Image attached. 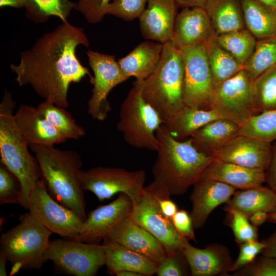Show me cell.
<instances>
[{
	"instance_id": "6da1fadb",
	"label": "cell",
	"mask_w": 276,
	"mask_h": 276,
	"mask_svg": "<svg viewBox=\"0 0 276 276\" xmlns=\"http://www.w3.org/2000/svg\"><path fill=\"white\" fill-rule=\"evenodd\" d=\"M81 45H89L83 29L62 22L21 52L19 64L10 67L19 86L29 85L44 100L67 108L70 85L87 75L92 77L77 57L76 49Z\"/></svg>"
},
{
	"instance_id": "7a4b0ae2",
	"label": "cell",
	"mask_w": 276,
	"mask_h": 276,
	"mask_svg": "<svg viewBox=\"0 0 276 276\" xmlns=\"http://www.w3.org/2000/svg\"><path fill=\"white\" fill-rule=\"evenodd\" d=\"M156 135L159 146L152 169L154 180L166 188L171 195H183L214 158L199 151L190 138L185 141L174 139L163 124Z\"/></svg>"
},
{
	"instance_id": "3957f363",
	"label": "cell",
	"mask_w": 276,
	"mask_h": 276,
	"mask_svg": "<svg viewBox=\"0 0 276 276\" xmlns=\"http://www.w3.org/2000/svg\"><path fill=\"white\" fill-rule=\"evenodd\" d=\"M29 147L38 162L50 194L84 221L87 215L79 178L82 164L80 155L75 151L61 150L54 146L31 144Z\"/></svg>"
},
{
	"instance_id": "277c9868",
	"label": "cell",
	"mask_w": 276,
	"mask_h": 276,
	"mask_svg": "<svg viewBox=\"0 0 276 276\" xmlns=\"http://www.w3.org/2000/svg\"><path fill=\"white\" fill-rule=\"evenodd\" d=\"M15 101L5 90L0 104L1 163L17 178L21 187L19 204L28 210L30 195L35 182L42 178L38 162L29 152V144L14 118Z\"/></svg>"
},
{
	"instance_id": "5b68a950",
	"label": "cell",
	"mask_w": 276,
	"mask_h": 276,
	"mask_svg": "<svg viewBox=\"0 0 276 276\" xmlns=\"http://www.w3.org/2000/svg\"><path fill=\"white\" fill-rule=\"evenodd\" d=\"M159 63L146 79L136 80L142 96L163 123L185 105L182 99L183 66L180 49L171 41L163 43Z\"/></svg>"
},
{
	"instance_id": "8992f818",
	"label": "cell",
	"mask_w": 276,
	"mask_h": 276,
	"mask_svg": "<svg viewBox=\"0 0 276 276\" xmlns=\"http://www.w3.org/2000/svg\"><path fill=\"white\" fill-rule=\"evenodd\" d=\"M19 220V223L3 233L0 240V251L12 265L10 275L21 269H39L48 261L44 254L53 234L29 212Z\"/></svg>"
},
{
	"instance_id": "52a82bcc",
	"label": "cell",
	"mask_w": 276,
	"mask_h": 276,
	"mask_svg": "<svg viewBox=\"0 0 276 276\" xmlns=\"http://www.w3.org/2000/svg\"><path fill=\"white\" fill-rule=\"evenodd\" d=\"M163 124L158 113L144 100L134 82L121 105L117 124L126 143L134 148L156 151L159 142L156 131Z\"/></svg>"
},
{
	"instance_id": "ba28073f",
	"label": "cell",
	"mask_w": 276,
	"mask_h": 276,
	"mask_svg": "<svg viewBox=\"0 0 276 276\" xmlns=\"http://www.w3.org/2000/svg\"><path fill=\"white\" fill-rule=\"evenodd\" d=\"M105 246L76 239H59L50 242L44 254L56 268L74 276H94L105 265Z\"/></svg>"
},
{
	"instance_id": "9c48e42d",
	"label": "cell",
	"mask_w": 276,
	"mask_h": 276,
	"mask_svg": "<svg viewBox=\"0 0 276 276\" xmlns=\"http://www.w3.org/2000/svg\"><path fill=\"white\" fill-rule=\"evenodd\" d=\"M79 178L82 189L94 193L100 201L123 193L130 198L134 206L144 192L146 173L142 169L129 171L122 168L99 166L81 170Z\"/></svg>"
},
{
	"instance_id": "30bf717a",
	"label": "cell",
	"mask_w": 276,
	"mask_h": 276,
	"mask_svg": "<svg viewBox=\"0 0 276 276\" xmlns=\"http://www.w3.org/2000/svg\"><path fill=\"white\" fill-rule=\"evenodd\" d=\"M28 210L34 218L53 234L63 238L78 240L84 220L50 194L42 178L34 183Z\"/></svg>"
},
{
	"instance_id": "8fae6325",
	"label": "cell",
	"mask_w": 276,
	"mask_h": 276,
	"mask_svg": "<svg viewBox=\"0 0 276 276\" xmlns=\"http://www.w3.org/2000/svg\"><path fill=\"white\" fill-rule=\"evenodd\" d=\"M129 217L152 234L163 245L167 254L182 250L188 239L178 232L172 220L162 211L154 181L145 187L142 197L133 206Z\"/></svg>"
},
{
	"instance_id": "7c38bea8",
	"label": "cell",
	"mask_w": 276,
	"mask_h": 276,
	"mask_svg": "<svg viewBox=\"0 0 276 276\" xmlns=\"http://www.w3.org/2000/svg\"><path fill=\"white\" fill-rule=\"evenodd\" d=\"M209 109L241 125L259 113L252 93V80L244 68L214 87Z\"/></svg>"
},
{
	"instance_id": "4fadbf2b",
	"label": "cell",
	"mask_w": 276,
	"mask_h": 276,
	"mask_svg": "<svg viewBox=\"0 0 276 276\" xmlns=\"http://www.w3.org/2000/svg\"><path fill=\"white\" fill-rule=\"evenodd\" d=\"M183 66L182 99L186 106L208 109L214 84L205 44L181 50Z\"/></svg>"
},
{
	"instance_id": "5bb4252c",
	"label": "cell",
	"mask_w": 276,
	"mask_h": 276,
	"mask_svg": "<svg viewBox=\"0 0 276 276\" xmlns=\"http://www.w3.org/2000/svg\"><path fill=\"white\" fill-rule=\"evenodd\" d=\"M86 55L94 74L90 79L93 88L87 101V113L95 120L104 121L111 110L107 99L108 94L129 77L122 71L114 55L91 50H88Z\"/></svg>"
},
{
	"instance_id": "9a60e30c",
	"label": "cell",
	"mask_w": 276,
	"mask_h": 276,
	"mask_svg": "<svg viewBox=\"0 0 276 276\" xmlns=\"http://www.w3.org/2000/svg\"><path fill=\"white\" fill-rule=\"evenodd\" d=\"M133 208L130 198L120 193L111 202L99 206L90 211L83 221L78 240L84 242L99 244L106 239L111 230L128 216Z\"/></svg>"
},
{
	"instance_id": "2e32d148",
	"label": "cell",
	"mask_w": 276,
	"mask_h": 276,
	"mask_svg": "<svg viewBox=\"0 0 276 276\" xmlns=\"http://www.w3.org/2000/svg\"><path fill=\"white\" fill-rule=\"evenodd\" d=\"M271 144L239 134L212 151L211 155L223 162L265 171L270 158Z\"/></svg>"
},
{
	"instance_id": "e0dca14e",
	"label": "cell",
	"mask_w": 276,
	"mask_h": 276,
	"mask_svg": "<svg viewBox=\"0 0 276 276\" xmlns=\"http://www.w3.org/2000/svg\"><path fill=\"white\" fill-rule=\"evenodd\" d=\"M193 186L190 197L192 209L190 214L196 229L202 228L212 212L219 205L226 203L237 190L224 182L201 177Z\"/></svg>"
},
{
	"instance_id": "ac0fdd59",
	"label": "cell",
	"mask_w": 276,
	"mask_h": 276,
	"mask_svg": "<svg viewBox=\"0 0 276 276\" xmlns=\"http://www.w3.org/2000/svg\"><path fill=\"white\" fill-rule=\"evenodd\" d=\"M216 36L204 8H185L177 14L171 42L180 50L205 44Z\"/></svg>"
},
{
	"instance_id": "d6986e66",
	"label": "cell",
	"mask_w": 276,
	"mask_h": 276,
	"mask_svg": "<svg viewBox=\"0 0 276 276\" xmlns=\"http://www.w3.org/2000/svg\"><path fill=\"white\" fill-rule=\"evenodd\" d=\"M107 238L145 256L157 264L167 255L161 243L149 232L134 222L129 215L111 230Z\"/></svg>"
},
{
	"instance_id": "ffe728a7",
	"label": "cell",
	"mask_w": 276,
	"mask_h": 276,
	"mask_svg": "<svg viewBox=\"0 0 276 276\" xmlns=\"http://www.w3.org/2000/svg\"><path fill=\"white\" fill-rule=\"evenodd\" d=\"M182 252L192 276L227 275L233 263L228 248L219 243L198 248L190 244L187 240Z\"/></svg>"
},
{
	"instance_id": "44dd1931",
	"label": "cell",
	"mask_w": 276,
	"mask_h": 276,
	"mask_svg": "<svg viewBox=\"0 0 276 276\" xmlns=\"http://www.w3.org/2000/svg\"><path fill=\"white\" fill-rule=\"evenodd\" d=\"M139 17L142 36L164 43L171 41L178 6L175 0H147Z\"/></svg>"
},
{
	"instance_id": "7402d4cb",
	"label": "cell",
	"mask_w": 276,
	"mask_h": 276,
	"mask_svg": "<svg viewBox=\"0 0 276 276\" xmlns=\"http://www.w3.org/2000/svg\"><path fill=\"white\" fill-rule=\"evenodd\" d=\"M14 118L29 145L54 146L67 140L41 114L37 107L22 104L14 114Z\"/></svg>"
},
{
	"instance_id": "603a6c76",
	"label": "cell",
	"mask_w": 276,
	"mask_h": 276,
	"mask_svg": "<svg viewBox=\"0 0 276 276\" xmlns=\"http://www.w3.org/2000/svg\"><path fill=\"white\" fill-rule=\"evenodd\" d=\"M200 177L218 180L240 190L260 186L265 182L263 170L249 168L215 158Z\"/></svg>"
},
{
	"instance_id": "cb8c5ba5",
	"label": "cell",
	"mask_w": 276,
	"mask_h": 276,
	"mask_svg": "<svg viewBox=\"0 0 276 276\" xmlns=\"http://www.w3.org/2000/svg\"><path fill=\"white\" fill-rule=\"evenodd\" d=\"M103 241L105 265L110 274L115 275L117 272L124 270L135 271L142 276L155 274L157 264L148 257L109 239Z\"/></svg>"
},
{
	"instance_id": "d4e9b609",
	"label": "cell",
	"mask_w": 276,
	"mask_h": 276,
	"mask_svg": "<svg viewBox=\"0 0 276 276\" xmlns=\"http://www.w3.org/2000/svg\"><path fill=\"white\" fill-rule=\"evenodd\" d=\"M163 46L162 43L143 42L118 62L122 71L129 78L134 77L136 80H144L158 66Z\"/></svg>"
},
{
	"instance_id": "484cf974",
	"label": "cell",
	"mask_w": 276,
	"mask_h": 276,
	"mask_svg": "<svg viewBox=\"0 0 276 276\" xmlns=\"http://www.w3.org/2000/svg\"><path fill=\"white\" fill-rule=\"evenodd\" d=\"M219 119H229L213 109H198L185 105L163 124L172 137L184 141L206 124Z\"/></svg>"
},
{
	"instance_id": "4316f807",
	"label": "cell",
	"mask_w": 276,
	"mask_h": 276,
	"mask_svg": "<svg viewBox=\"0 0 276 276\" xmlns=\"http://www.w3.org/2000/svg\"><path fill=\"white\" fill-rule=\"evenodd\" d=\"M241 125L227 119L215 120L194 132L189 137L200 152L211 153L239 135Z\"/></svg>"
},
{
	"instance_id": "83f0119b",
	"label": "cell",
	"mask_w": 276,
	"mask_h": 276,
	"mask_svg": "<svg viewBox=\"0 0 276 276\" xmlns=\"http://www.w3.org/2000/svg\"><path fill=\"white\" fill-rule=\"evenodd\" d=\"M223 210L239 212L248 218L258 211L268 214L276 212V193L270 188L262 185L237 190L225 203Z\"/></svg>"
},
{
	"instance_id": "f1b7e54d",
	"label": "cell",
	"mask_w": 276,
	"mask_h": 276,
	"mask_svg": "<svg viewBox=\"0 0 276 276\" xmlns=\"http://www.w3.org/2000/svg\"><path fill=\"white\" fill-rule=\"evenodd\" d=\"M204 9L216 36L245 28L241 0H209Z\"/></svg>"
},
{
	"instance_id": "f546056e",
	"label": "cell",
	"mask_w": 276,
	"mask_h": 276,
	"mask_svg": "<svg viewBox=\"0 0 276 276\" xmlns=\"http://www.w3.org/2000/svg\"><path fill=\"white\" fill-rule=\"evenodd\" d=\"M245 28L257 38L276 36V6L259 0H241Z\"/></svg>"
},
{
	"instance_id": "4dcf8cb0",
	"label": "cell",
	"mask_w": 276,
	"mask_h": 276,
	"mask_svg": "<svg viewBox=\"0 0 276 276\" xmlns=\"http://www.w3.org/2000/svg\"><path fill=\"white\" fill-rule=\"evenodd\" d=\"M205 46L214 86L244 68L243 65L218 43L216 36L206 42Z\"/></svg>"
},
{
	"instance_id": "1f68e13d",
	"label": "cell",
	"mask_w": 276,
	"mask_h": 276,
	"mask_svg": "<svg viewBox=\"0 0 276 276\" xmlns=\"http://www.w3.org/2000/svg\"><path fill=\"white\" fill-rule=\"evenodd\" d=\"M76 5L70 0H26L25 16L36 24L45 23L51 16L67 22Z\"/></svg>"
},
{
	"instance_id": "d6a6232c",
	"label": "cell",
	"mask_w": 276,
	"mask_h": 276,
	"mask_svg": "<svg viewBox=\"0 0 276 276\" xmlns=\"http://www.w3.org/2000/svg\"><path fill=\"white\" fill-rule=\"evenodd\" d=\"M37 108L41 114L66 139L78 140L85 134L83 127L79 125L65 108L44 100Z\"/></svg>"
},
{
	"instance_id": "836d02e7",
	"label": "cell",
	"mask_w": 276,
	"mask_h": 276,
	"mask_svg": "<svg viewBox=\"0 0 276 276\" xmlns=\"http://www.w3.org/2000/svg\"><path fill=\"white\" fill-rule=\"evenodd\" d=\"M216 37L218 43L243 66L252 55L257 41L246 28Z\"/></svg>"
},
{
	"instance_id": "e575fe53",
	"label": "cell",
	"mask_w": 276,
	"mask_h": 276,
	"mask_svg": "<svg viewBox=\"0 0 276 276\" xmlns=\"http://www.w3.org/2000/svg\"><path fill=\"white\" fill-rule=\"evenodd\" d=\"M276 65V36L257 39L255 50L244 69L252 81Z\"/></svg>"
},
{
	"instance_id": "d590c367",
	"label": "cell",
	"mask_w": 276,
	"mask_h": 276,
	"mask_svg": "<svg viewBox=\"0 0 276 276\" xmlns=\"http://www.w3.org/2000/svg\"><path fill=\"white\" fill-rule=\"evenodd\" d=\"M239 134L272 143L276 141V108L253 116L241 126Z\"/></svg>"
},
{
	"instance_id": "8d00e7d4",
	"label": "cell",
	"mask_w": 276,
	"mask_h": 276,
	"mask_svg": "<svg viewBox=\"0 0 276 276\" xmlns=\"http://www.w3.org/2000/svg\"><path fill=\"white\" fill-rule=\"evenodd\" d=\"M252 93L259 113L276 108V65L252 81Z\"/></svg>"
},
{
	"instance_id": "74e56055",
	"label": "cell",
	"mask_w": 276,
	"mask_h": 276,
	"mask_svg": "<svg viewBox=\"0 0 276 276\" xmlns=\"http://www.w3.org/2000/svg\"><path fill=\"white\" fill-rule=\"evenodd\" d=\"M21 194L17 178L3 164H0V204L17 203Z\"/></svg>"
},
{
	"instance_id": "f35d334b",
	"label": "cell",
	"mask_w": 276,
	"mask_h": 276,
	"mask_svg": "<svg viewBox=\"0 0 276 276\" xmlns=\"http://www.w3.org/2000/svg\"><path fill=\"white\" fill-rule=\"evenodd\" d=\"M227 212L231 217L229 226L233 231L235 241L238 244L247 241L258 240L257 227L250 222L247 216L233 210Z\"/></svg>"
},
{
	"instance_id": "ab89813d",
	"label": "cell",
	"mask_w": 276,
	"mask_h": 276,
	"mask_svg": "<svg viewBox=\"0 0 276 276\" xmlns=\"http://www.w3.org/2000/svg\"><path fill=\"white\" fill-rule=\"evenodd\" d=\"M155 274L158 276H185L191 274L189 264L182 250L167 254L157 264Z\"/></svg>"
},
{
	"instance_id": "60d3db41",
	"label": "cell",
	"mask_w": 276,
	"mask_h": 276,
	"mask_svg": "<svg viewBox=\"0 0 276 276\" xmlns=\"http://www.w3.org/2000/svg\"><path fill=\"white\" fill-rule=\"evenodd\" d=\"M147 0H113L109 5L106 15H112L124 20L139 18L146 8Z\"/></svg>"
},
{
	"instance_id": "b9f144b4",
	"label": "cell",
	"mask_w": 276,
	"mask_h": 276,
	"mask_svg": "<svg viewBox=\"0 0 276 276\" xmlns=\"http://www.w3.org/2000/svg\"><path fill=\"white\" fill-rule=\"evenodd\" d=\"M113 0H77L75 9L80 12L89 24H98L106 15L110 3Z\"/></svg>"
},
{
	"instance_id": "7bdbcfd3",
	"label": "cell",
	"mask_w": 276,
	"mask_h": 276,
	"mask_svg": "<svg viewBox=\"0 0 276 276\" xmlns=\"http://www.w3.org/2000/svg\"><path fill=\"white\" fill-rule=\"evenodd\" d=\"M231 276H276V258L262 256L235 271Z\"/></svg>"
},
{
	"instance_id": "ee69618b",
	"label": "cell",
	"mask_w": 276,
	"mask_h": 276,
	"mask_svg": "<svg viewBox=\"0 0 276 276\" xmlns=\"http://www.w3.org/2000/svg\"><path fill=\"white\" fill-rule=\"evenodd\" d=\"M264 247V244L258 240L247 241L240 244L238 256L233 262L230 271H236L252 262Z\"/></svg>"
},
{
	"instance_id": "f6af8a7d",
	"label": "cell",
	"mask_w": 276,
	"mask_h": 276,
	"mask_svg": "<svg viewBox=\"0 0 276 276\" xmlns=\"http://www.w3.org/2000/svg\"><path fill=\"white\" fill-rule=\"evenodd\" d=\"M178 232L188 240L195 241L194 226L190 213L185 210H179L172 218Z\"/></svg>"
},
{
	"instance_id": "bcb514c9",
	"label": "cell",
	"mask_w": 276,
	"mask_h": 276,
	"mask_svg": "<svg viewBox=\"0 0 276 276\" xmlns=\"http://www.w3.org/2000/svg\"><path fill=\"white\" fill-rule=\"evenodd\" d=\"M265 174V182L276 193V141L271 144L270 158Z\"/></svg>"
},
{
	"instance_id": "7dc6e473",
	"label": "cell",
	"mask_w": 276,
	"mask_h": 276,
	"mask_svg": "<svg viewBox=\"0 0 276 276\" xmlns=\"http://www.w3.org/2000/svg\"><path fill=\"white\" fill-rule=\"evenodd\" d=\"M261 241L265 247L261 254L264 256L276 258V229L271 235Z\"/></svg>"
},
{
	"instance_id": "c3c4849f",
	"label": "cell",
	"mask_w": 276,
	"mask_h": 276,
	"mask_svg": "<svg viewBox=\"0 0 276 276\" xmlns=\"http://www.w3.org/2000/svg\"><path fill=\"white\" fill-rule=\"evenodd\" d=\"M178 7L182 9L191 8H205L209 0H175Z\"/></svg>"
},
{
	"instance_id": "681fc988",
	"label": "cell",
	"mask_w": 276,
	"mask_h": 276,
	"mask_svg": "<svg viewBox=\"0 0 276 276\" xmlns=\"http://www.w3.org/2000/svg\"><path fill=\"white\" fill-rule=\"evenodd\" d=\"M268 215L266 212L258 211L251 215L248 219L250 222L257 227L267 221Z\"/></svg>"
},
{
	"instance_id": "f907efd6",
	"label": "cell",
	"mask_w": 276,
	"mask_h": 276,
	"mask_svg": "<svg viewBox=\"0 0 276 276\" xmlns=\"http://www.w3.org/2000/svg\"><path fill=\"white\" fill-rule=\"evenodd\" d=\"M26 0H0V7H11L15 8L24 7Z\"/></svg>"
},
{
	"instance_id": "816d5d0a",
	"label": "cell",
	"mask_w": 276,
	"mask_h": 276,
	"mask_svg": "<svg viewBox=\"0 0 276 276\" xmlns=\"http://www.w3.org/2000/svg\"><path fill=\"white\" fill-rule=\"evenodd\" d=\"M8 262L5 254L0 251V275L7 276L6 263Z\"/></svg>"
},
{
	"instance_id": "f5cc1de1",
	"label": "cell",
	"mask_w": 276,
	"mask_h": 276,
	"mask_svg": "<svg viewBox=\"0 0 276 276\" xmlns=\"http://www.w3.org/2000/svg\"><path fill=\"white\" fill-rule=\"evenodd\" d=\"M117 276H142L141 274L133 271L124 270L117 272L116 274Z\"/></svg>"
},
{
	"instance_id": "db71d44e",
	"label": "cell",
	"mask_w": 276,
	"mask_h": 276,
	"mask_svg": "<svg viewBox=\"0 0 276 276\" xmlns=\"http://www.w3.org/2000/svg\"><path fill=\"white\" fill-rule=\"evenodd\" d=\"M267 221L273 223H276V212L268 214Z\"/></svg>"
},
{
	"instance_id": "11a10c76",
	"label": "cell",
	"mask_w": 276,
	"mask_h": 276,
	"mask_svg": "<svg viewBox=\"0 0 276 276\" xmlns=\"http://www.w3.org/2000/svg\"><path fill=\"white\" fill-rule=\"evenodd\" d=\"M269 5L276 6V0H259Z\"/></svg>"
}]
</instances>
